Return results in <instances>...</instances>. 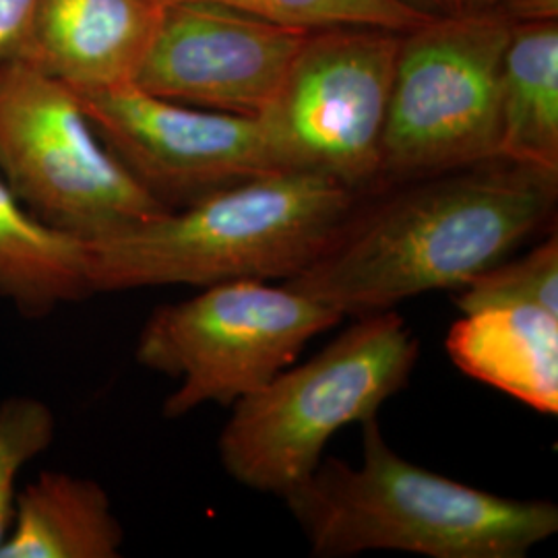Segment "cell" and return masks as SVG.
Masks as SVG:
<instances>
[{"mask_svg":"<svg viewBox=\"0 0 558 558\" xmlns=\"http://www.w3.org/2000/svg\"><path fill=\"white\" fill-rule=\"evenodd\" d=\"M371 209H356L338 236L286 283L360 317L437 290H459L548 226L558 174L484 161L426 179Z\"/></svg>","mask_w":558,"mask_h":558,"instance_id":"1","label":"cell"},{"mask_svg":"<svg viewBox=\"0 0 558 558\" xmlns=\"http://www.w3.org/2000/svg\"><path fill=\"white\" fill-rule=\"evenodd\" d=\"M319 558L389 550L428 558H523L558 532L550 500L509 499L398 456L377 418L362 422V459H320L283 495Z\"/></svg>","mask_w":558,"mask_h":558,"instance_id":"2","label":"cell"},{"mask_svg":"<svg viewBox=\"0 0 558 558\" xmlns=\"http://www.w3.org/2000/svg\"><path fill=\"white\" fill-rule=\"evenodd\" d=\"M359 193L315 172L242 180L87 242L94 294L232 279H292L319 259Z\"/></svg>","mask_w":558,"mask_h":558,"instance_id":"3","label":"cell"},{"mask_svg":"<svg viewBox=\"0 0 558 558\" xmlns=\"http://www.w3.org/2000/svg\"><path fill=\"white\" fill-rule=\"evenodd\" d=\"M418 359L420 339L396 308L360 315L317 356L232 403L218 440L223 470L246 488L288 495L343 426L377 418Z\"/></svg>","mask_w":558,"mask_h":558,"instance_id":"4","label":"cell"},{"mask_svg":"<svg viewBox=\"0 0 558 558\" xmlns=\"http://www.w3.org/2000/svg\"><path fill=\"white\" fill-rule=\"evenodd\" d=\"M515 21L430 17L401 34L379 179L418 180L499 160V85Z\"/></svg>","mask_w":558,"mask_h":558,"instance_id":"5","label":"cell"},{"mask_svg":"<svg viewBox=\"0 0 558 558\" xmlns=\"http://www.w3.org/2000/svg\"><path fill=\"white\" fill-rule=\"evenodd\" d=\"M341 319L336 308L288 283L232 279L156 308L141 329L135 359L180 380L163 401V416L174 420L205 403L232 405L259 391Z\"/></svg>","mask_w":558,"mask_h":558,"instance_id":"6","label":"cell"},{"mask_svg":"<svg viewBox=\"0 0 558 558\" xmlns=\"http://www.w3.org/2000/svg\"><path fill=\"white\" fill-rule=\"evenodd\" d=\"M0 177L38 220L106 239L170 211L106 147L66 83L0 62Z\"/></svg>","mask_w":558,"mask_h":558,"instance_id":"7","label":"cell"},{"mask_svg":"<svg viewBox=\"0 0 558 558\" xmlns=\"http://www.w3.org/2000/svg\"><path fill=\"white\" fill-rule=\"evenodd\" d=\"M401 34L368 25L311 29L259 117L281 172H315L354 193L379 180Z\"/></svg>","mask_w":558,"mask_h":558,"instance_id":"8","label":"cell"},{"mask_svg":"<svg viewBox=\"0 0 558 558\" xmlns=\"http://www.w3.org/2000/svg\"><path fill=\"white\" fill-rule=\"evenodd\" d=\"M73 92L106 147L166 209L281 172L259 117L166 100L135 83Z\"/></svg>","mask_w":558,"mask_h":558,"instance_id":"9","label":"cell"},{"mask_svg":"<svg viewBox=\"0 0 558 558\" xmlns=\"http://www.w3.org/2000/svg\"><path fill=\"white\" fill-rule=\"evenodd\" d=\"M308 34L218 4H170L135 85L186 106L260 117L278 98Z\"/></svg>","mask_w":558,"mask_h":558,"instance_id":"10","label":"cell"},{"mask_svg":"<svg viewBox=\"0 0 558 558\" xmlns=\"http://www.w3.org/2000/svg\"><path fill=\"white\" fill-rule=\"evenodd\" d=\"M161 15L154 0H38L13 59L75 89L135 83Z\"/></svg>","mask_w":558,"mask_h":558,"instance_id":"11","label":"cell"},{"mask_svg":"<svg viewBox=\"0 0 558 558\" xmlns=\"http://www.w3.org/2000/svg\"><path fill=\"white\" fill-rule=\"evenodd\" d=\"M459 371L544 416L558 414V315L534 304L463 313L445 339Z\"/></svg>","mask_w":558,"mask_h":558,"instance_id":"12","label":"cell"},{"mask_svg":"<svg viewBox=\"0 0 558 558\" xmlns=\"http://www.w3.org/2000/svg\"><path fill=\"white\" fill-rule=\"evenodd\" d=\"M124 530L94 480L46 472L17 497L0 558H114Z\"/></svg>","mask_w":558,"mask_h":558,"instance_id":"13","label":"cell"},{"mask_svg":"<svg viewBox=\"0 0 558 558\" xmlns=\"http://www.w3.org/2000/svg\"><path fill=\"white\" fill-rule=\"evenodd\" d=\"M499 160L558 174V21L513 23L500 66Z\"/></svg>","mask_w":558,"mask_h":558,"instance_id":"14","label":"cell"},{"mask_svg":"<svg viewBox=\"0 0 558 558\" xmlns=\"http://www.w3.org/2000/svg\"><path fill=\"white\" fill-rule=\"evenodd\" d=\"M89 296L87 240L38 220L0 177V299L41 319Z\"/></svg>","mask_w":558,"mask_h":558,"instance_id":"15","label":"cell"},{"mask_svg":"<svg viewBox=\"0 0 558 558\" xmlns=\"http://www.w3.org/2000/svg\"><path fill=\"white\" fill-rule=\"evenodd\" d=\"M170 4H218L259 15L265 20L288 23L304 29H323L338 25H368L396 32H408L430 17L401 0H154Z\"/></svg>","mask_w":558,"mask_h":558,"instance_id":"16","label":"cell"},{"mask_svg":"<svg viewBox=\"0 0 558 558\" xmlns=\"http://www.w3.org/2000/svg\"><path fill=\"white\" fill-rule=\"evenodd\" d=\"M511 304H534L558 315V239L555 232L527 255L493 265L459 288L456 296V306L461 313Z\"/></svg>","mask_w":558,"mask_h":558,"instance_id":"17","label":"cell"},{"mask_svg":"<svg viewBox=\"0 0 558 558\" xmlns=\"http://www.w3.org/2000/svg\"><path fill=\"white\" fill-rule=\"evenodd\" d=\"M54 433L57 420L41 399L17 396L0 403V548L13 525L20 474L52 445Z\"/></svg>","mask_w":558,"mask_h":558,"instance_id":"18","label":"cell"},{"mask_svg":"<svg viewBox=\"0 0 558 558\" xmlns=\"http://www.w3.org/2000/svg\"><path fill=\"white\" fill-rule=\"evenodd\" d=\"M38 0H0V62L13 59Z\"/></svg>","mask_w":558,"mask_h":558,"instance_id":"19","label":"cell"},{"mask_svg":"<svg viewBox=\"0 0 558 558\" xmlns=\"http://www.w3.org/2000/svg\"><path fill=\"white\" fill-rule=\"evenodd\" d=\"M426 17L468 15L482 11H499L500 0H401Z\"/></svg>","mask_w":558,"mask_h":558,"instance_id":"20","label":"cell"},{"mask_svg":"<svg viewBox=\"0 0 558 558\" xmlns=\"http://www.w3.org/2000/svg\"><path fill=\"white\" fill-rule=\"evenodd\" d=\"M499 11L515 23L558 21V0H500Z\"/></svg>","mask_w":558,"mask_h":558,"instance_id":"21","label":"cell"}]
</instances>
